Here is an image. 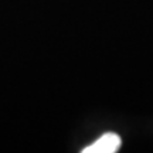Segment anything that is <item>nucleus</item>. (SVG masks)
I'll return each instance as SVG.
<instances>
[{
	"mask_svg": "<svg viewBox=\"0 0 153 153\" xmlns=\"http://www.w3.org/2000/svg\"><path fill=\"white\" fill-rule=\"evenodd\" d=\"M120 148V137L116 133H105L97 142L84 149V153H115Z\"/></svg>",
	"mask_w": 153,
	"mask_h": 153,
	"instance_id": "obj_1",
	"label": "nucleus"
}]
</instances>
